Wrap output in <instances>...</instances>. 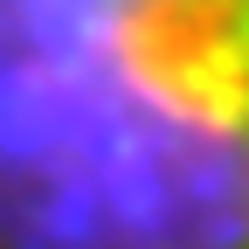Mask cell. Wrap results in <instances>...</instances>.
<instances>
[{"mask_svg":"<svg viewBox=\"0 0 249 249\" xmlns=\"http://www.w3.org/2000/svg\"><path fill=\"white\" fill-rule=\"evenodd\" d=\"M0 249H249V0H0Z\"/></svg>","mask_w":249,"mask_h":249,"instance_id":"1","label":"cell"}]
</instances>
